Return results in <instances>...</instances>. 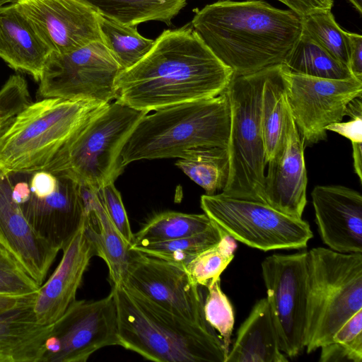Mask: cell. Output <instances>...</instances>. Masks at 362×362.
Wrapping results in <instances>:
<instances>
[{
    "label": "cell",
    "instance_id": "603a6c76",
    "mask_svg": "<svg viewBox=\"0 0 362 362\" xmlns=\"http://www.w3.org/2000/svg\"><path fill=\"white\" fill-rule=\"evenodd\" d=\"M81 187L86 233L94 245L96 255L106 263L112 284H121L127 271L129 246L107 216L97 189L81 185Z\"/></svg>",
    "mask_w": 362,
    "mask_h": 362
},
{
    "label": "cell",
    "instance_id": "484cf974",
    "mask_svg": "<svg viewBox=\"0 0 362 362\" xmlns=\"http://www.w3.org/2000/svg\"><path fill=\"white\" fill-rule=\"evenodd\" d=\"M287 110L281 64L270 66L263 86L261 106L267 164L274 156L284 139Z\"/></svg>",
    "mask_w": 362,
    "mask_h": 362
},
{
    "label": "cell",
    "instance_id": "f546056e",
    "mask_svg": "<svg viewBox=\"0 0 362 362\" xmlns=\"http://www.w3.org/2000/svg\"><path fill=\"white\" fill-rule=\"evenodd\" d=\"M102 42L122 70L131 68L151 49L155 40L146 38L136 26L121 24L99 15Z\"/></svg>",
    "mask_w": 362,
    "mask_h": 362
},
{
    "label": "cell",
    "instance_id": "ffe728a7",
    "mask_svg": "<svg viewBox=\"0 0 362 362\" xmlns=\"http://www.w3.org/2000/svg\"><path fill=\"white\" fill-rule=\"evenodd\" d=\"M54 175L57 186L54 192L43 198L31 194L20 206L36 233L62 250L82 225L85 209L81 184L66 175Z\"/></svg>",
    "mask_w": 362,
    "mask_h": 362
},
{
    "label": "cell",
    "instance_id": "e0dca14e",
    "mask_svg": "<svg viewBox=\"0 0 362 362\" xmlns=\"http://www.w3.org/2000/svg\"><path fill=\"white\" fill-rule=\"evenodd\" d=\"M13 181L0 170V244L41 286L59 249L38 235L11 197Z\"/></svg>",
    "mask_w": 362,
    "mask_h": 362
},
{
    "label": "cell",
    "instance_id": "e575fe53",
    "mask_svg": "<svg viewBox=\"0 0 362 362\" xmlns=\"http://www.w3.org/2000/svg\"><path fill=\"white\" fill-rule=\"evenodd\" d=\"M35 281L0 244V293L28 295L39 289Z\"/></svg>",
    "mask_w": 362,
    "mask_h": 362
},
{
    "label": "cell",
    "instance_id": "ac0fdd59",
    "mask_svg": "<svg viewBox=\"0 0 362 362\" xmlns=\"http://www.w3.org/2000/svg\"><path fill=\"white\" fill-rule=\"evenodd\" d=\"M62 250L63 254L59 264L40 286L34 298V311L37 320L43 325L54 323L76 300L84 273L90 259L96 255L84 220Z\"/></svg>",
    "mask_w": 362,
    "mask_h": 362
},
{
    "label": "cell",
    "instance_id": "f6af8a7d",
    "mask_svg": "<svg viewBox=\"0 0 362 362\" xmlns=\"http://www.w3.org/2000/svg\"><path fill=\"white\" fill-rule=\"evenodd\" d=\"M33 294V293H32ZM29 295H8L0 293V313L19 303Z\"/></svg>",
    "mask_w": 362,
    "mask_h": 362
},
{
    "label": "cell",
    "instance_id": "8d00e7d4",
    "mask_svg": "<svg viewBox=\"0 0 362 362\" xmlns=\"http://www.w3.org/2000/svg\"><path fill=\"white\" fill-rule=\"evenodd\" d=\"M97 191L107 216L130 247L134 241V233L119 192L116 189L113 182L103 185Z\"/></svg>",
    "mask_w": 362,
    "mask_h": 362
},
{
    "label": "cell",
    "instance_id": "4dcf8cb0",
    "mask_svg": "<svg viewBox=\"0 0 362 362\" xmlns=\"http://www.w3.org/2000/svg\"><path fill=\"white\" fill-rule=\"evenodd\" d=\"M227 233L218 225L185 238L148 244L133 245L129 250L186 266L204 250L217 244Z\"/></svg>",
    "mask_w": 362,
    "mask_h": 362
},
{
    "label": "cell",
    "instance_id": "836d02e7",
    "mask_svg": "<svg viewBox=\"0 0 362 362\" xmlns=\"http://www.w3.org/2000/svg\"><path fill=\"white\" fill-rule=\"evenodd\" d=\"M206 288L203 305L205 320L221 337L228 353L235 322L233 306L221 289V278Z\"/></svg>",
    "mask_w": 362,
    "mask_h": 362
},
{
    "label": "cell",
    "instance_id": "4316f807",
    "mask_svg": "<svg viewBox=\"0 0 362 362\" xmlns=\"http://www.w3.org/2000/svg\"><path fill=\"white\" fill-rule=\"evenodd\" d=\"M175 165L206 194H214L226 187L230 171L228 147L202 146L187 151Z\"/></svg>",
    "mask_w": 362,
    "mask_h": 362
},
{
    "label": "cell",
    "instance_id": "83f0119b",
    "mask_svg": "<svg viewBox=\"0 0 362 362\" xmlns=\"http://www.w3.org/2000/svg\"><path fill=\"white\" fill-rule=\"evenodd\" d=\"M281 65L288 73L307 76L328 79L354 77L347 66L334 58L303 30Z\"/></svg>",
    "mask_w": 362,
    "mask_h": 362
},
{
    "label": "cell",
    "instance_id": "52a82bcc",
    "mask_svg": "<svg viewBox=\"0 0 362 362\" xmlns=\"http://www.w3.org/2000/svg\"><path fill=\"white\" fill-rule=\"evenodd\" d=\"M148 112L115 100L91 117L43 170L98 189L122 173L120 153L138 122Z\"/></svg>",
    "mask_w": 362,
    "mask_h": 362
},
{
    "label": "cell",
    "instance_id": "8992f818",
    "mask_svg": "<svg viewBox=\"0 0 362 362\" xmlns=\"http://www.w3.org/2000/svg\"><path fill=\"white\" fill-rule=\"evenodd\" d=\"M361 310L362 253L321 247L308 251L306 352L331 342L341 326Z\"/></svg>",
    "mask_w": 362,
    "mask_h": 362
},
{
    "label": "cell",
    "instance_id": "9c48e42d",
    "mask_svg": "<svg viewBox=\"0 0 362 362\" xmlns=\"http://www.w3.org/2000/svg\"><path fill=\"white\" fill-rule=\"evenodd\" d=\"M205 214L236 241L262 251L302 249L313 237L309 223L266 202L226 195L204 194Z\"/></svg>",
    "mask_w": 362,
    "mask_h": 362
},
{
    "label": "cell",
    "instance_id": "7c38bea8",
    "mask_svg": "<svg viewBox=\"0 0 362 362\" xmlns=\"http://www.w3.org/2000/svg\"><path fill=\"white\" fill-rule=\"evenodd\" d=\"M119 346L112 291L97 300H76L52 324L44 362H86L98 350Z\"/></svg>",
    "mask_w": 362,
    "mask_h": 362
},
{
    "label": "cell",
    "instance_id": "5b68a950",
    "mask_svg": "<svg viewBox=\"0 0 362 362\" xmlns=\"http://www.w3.org/2000/svg\"><path fill=\"white\" fill-rule=\"evenodd\" d=\"M109 103L44 98L31 103L0 130V170H43L69 139Z\"/></svg>",
    "mask_w": 362,
    "mask_h": 362
},
{
    "label": "cell",
    "instance_id": "ab89813d",
    "mask_svg": "<svg viewBox=\"0 0 362 362\" xmlns=\"http://www.w3.org/2000/svg\"><path fill=\"white\" fill-rule=\"evenodd\" d=\"M303 18L309 14L331 11L334 0H277Z\"/></svg>",
    "mask_w": 362,
    "mask_h": 362
},
{
    "label": "cell",
    "instance_id": "9a60e30c",
    "mask_svg": "<svg viewBox=\"0 0 362 362\" xmlns=\"http://www.w3.org/2000/svg\"><path fill=\"white\" fill-rule=\"evenodd\" d=\"M52 52L66 53L101 41L99 14L81 0H16Z\"/></svg>",
    "mask_w": 362,
    "mask_h": 362
},
{
    "label": "cell",
    "instance_id": "bcb514c9",
    "mask_svg": "<svg viewBox=\"0 0 362 362\" xmlns=\"http://www.w3.org/2000/svg\"><path fill=\"white\" fill-rule=\"evenodd\" d=\"M345 115L351 118L362 117L361 96L354 98L347 104L344 111Z\"/></svg>",
    "mask_w": 362,
    "mask_h": 362
},
{
    "label": "cell",
    "instance_id": "8fae6325",
    "mask_svg": "<svg viewBox=\"0 0 362 362\" xmlns=\"http://www.w3.org/2000/svg\"><path fill=\"white\" fill-rule=\"evenodd\" d=\"M261 266L280 349L293 358L305 349L308 251L274 254L266 257Z\"/></svg>",
    "mask_w": 362,
    "mask_h": 362
},
{
    "label": "cell",
    "instance_id": "60d3db41",
    "mask_svg": "<svg viewBox=\"0 0 362 362\" xmlns=\"http://www.w3.org/2000/svg\"><path fill=\"white\" fill-rule=\"evenodd\" d=\"M348 40V67L351 74L362 81V36L346 31Z\"/></svg>",
    "mask_w": 362,
    "mask_h": 362
},
{
    "label": "cell",
    "instance_id": "30bf717a",
    "mask_svg": "<svg viewBox=\"0 0 362 362\" xmlns=\"http://www.w3.org/2000/svg\"><path fill=\"white\" fill-rule=\"evenodd\" d=\"M122 69L101 41L69 52H51L37 90L42 98L110 103Z\"/></svg>",
    "mask_w": 362,
    "mask_h": 362
},
{
    "label": "cell",
    "instance_id": "cb8c5ba5",
    "mask_svg": "<svg viewBox=\"0 0 362 362\" xmlns=\"http://www.w3.org/2000/svg\"><path fill=\"white\" fill-rule=\"evenodd\" d=\"M267 298L259 300L240 326L225 362H286Z\"/></svg>",
    "mask_w": 362,
    "mask_h": 362
},
{
    "label": "cell",
    "instance_id": "4fadbf2b",
    "mask_svg": "<svg viewBox=\"0 0 362 362\" xmlns=\"http://www.w3.org/2000/svg\"><path fill=\"white\" fill-rule=\"evenodd\" d=\"M282 67V65H281ZM286 99L305 146L327 139L328 125L341 122L347 104L361 96L362 81L291 74L282 67Z\"/></svg>",
    "mask_w": 362,
    "mask_h": 362
},
{
    "label": "cell",
    "instance_id": "b9f144b4",
    "mask_svg": "<svg viewBox=\"0 0 362 362\" xmlns=\"http://www.w3.org/2000/svg\"><path fill=\"white\" fill-rule=\"evenodd\" d=\"M327 131L336 132L349 139L351 144L362 143V117L351 118L348 122H339L328 125Z\"/></svg>",
    "mask_w": 362,
    "mask_h": 362
},
{
    "label": "cell",
    "instance_id": "c3c4849f",
    "mask_svg": "<svg viewBox=\"0 0 362 362\" xmlns=\"http://www.w3.org/2000/svg\"><path fill=\"white\" fill-rule=\"evenodd\" d=\"M16 1V0H0V7L3 6L7 4H13Z\"/></svg>",
    "mask_w": 362,
    "mask_h": 362
},
{
    "label": "cell",
    "instance_id": "d6a6232c",
    "mask_svg": "<svg viewBox=\"0 0 362 362\" xmlns=\"http://www.w3.org/2000/svg\"><path fill=\"white\" fill-rule=\"evenodd\" d=\"M236 240L228 234L214 246L204 250L193 258L186 269L194 284L208 288L232 262L237 248Z\"/></svg>",
    "mask_w": 362,
    "mask_h": 362
},
{
    "label": "cell",
    "instance_id": "f1b7e54d",
    "mask_svg": "<svg viewBox=\"0 0 362 362\" xmlns=\"http://www.w3.org/2000/svg\"><path fill=\"white\" fill-rule=\"evenodd\" d=\"M212 225L213 221L205 214L165 211L154 216L134 234L132 245L190 236L206 230Z\"/></svg>",
    "mask_w": 362,
    "mask_h": 362
},
{
    "label": "cell",
    "instance_id": "74e56055",
    "mask_svg": "<svg viewBox=\"0 0 362 362\" xmlns=\"http://www.w3.org/2000/svg\"><path fill=\"white\" fill-rule=\"evenodd\" d=\"M332 341L349 352L353 362L362 361V310L346 320L336 332Z\"/></svg>",
    "mask_w": 362,
    "mask_h": 362
},
{
    "label": "cell",
    "instance_id": "44dd1931",
    "mask_svg": "<svg viewBox=\"0 0 362 362\" xmlns=\"http://www.w3.org/2000/svg\"><path fill=\"white\" fill-rule=\"evenodd\" d=\"M36 293L0 313V362L45 361L52 324L37 320L33 306Z\"/></svg>",
    "mask_w": 362,
    "mask_h": 362
},
{
    "label": "cell",
    "instance_id": "2e32d148",
    "mask_svg": "<svg viewBox=\"0 0 362 362\" xmlns=\"http://www.w3.org/2000/svg\"><path fill=\"white\" fill-rule=\"evenodd\" d=\"M305 146L288 105L284 139L267 162L264 198L271 206L297 218H302L307 204Z\"/></svg>",
    "mask_w": 362,
    "mask_h": 362
},
{
    "label": "cell",
    "instance_id": "1f68e13d",
    "mask_svg": "<svg viewBox=\"0 0 362 362\" xmlns=\"http://www.w3.org/2000/svg\"><path fill=\"white\" fill-rule=\"evenodd\" d=\"M302 26L303 31L313 41L348 66L346 31L338 25L331 11H319L303 17Z\"/></svg>",
    "mask_w": 362,
    "mask_h": 362
},
{
    "label": "cell",
    "instance_id": "d6986e66",
    "mask_svg": "<svg viewBox=\"0 0 362 362\" xmlns=\"http://www.w3.org/2000/svg\"><path fill=\"white\" fill-rule=\"evenodd\" d=\"M323 243L342 253H362V196L341 185H317L311 192Z\"/></svg>",
    "mask_w": 362,
    "mask_h": 362
},
{
    "label": "cell",
    "instance_id": "6da1fadb",
    "mask_svg": "<svg viewBox=\"0 0 362 362\" xmlns=\"http://www.w3.org/2000/svg\"><path fill=\"white\" fill-rule=\"evenodd\" d=\"M233 77V71L206 46L189 23L164 30L141 60L121 71L115 100L149 112L216 97L226 90Z\"/></svg>",
    "mask_w": 362,
    "mask_h": 362
},
{
    "label": "cell",
    "instance_id": "d590c367",
    "mask_svg": "<svg viewBox=\"0 0 362 362\" xmlns=\"http://www.w3.org/2000/svg\"><path fill=\"white\" fill-rule=\"evenodd\" d=\"M31 103L25 79L11 76L0 90V130Z\"/></svg>",
    "mask_w": 362,
    "mask_h": 362
},
{
    "label": "cell",
    "instance_id": "f35d334b",
    "mask_svg": "<svg viewBox=\"0 0 362 362\" xmlns=\"http://www.w3.org/2000/svg\"><path fill=\"white\" fill-rule=\"evenodd\" d=\"M29 184L31 194L43 198L54 192L57 186V177L49 172L39 170L31 173Z\"/></svg>",
    "mask_w": 362,
    "mask_h": 362
},
{
    "label": "cell",
    "instance_id": "ba28073f",
    "mask_svg": "<svg viewBox=\"0 0 362 362\" xmlns=\"http://www.w3.org/2000/svg\"><path fill=\"white\" fill-rule=\"evenodd\" d=\"M268 68L251 74L233 76L226 88L230 106V171L221 192L228 196L264 202L267 162L261 106Z\"/></svg>",
    "mask_w": 362,
    "mask_h": 362
},
{
    "label": "cell",
    "instance_id": "7402d4cb",
    "mask_svg": "<svg viewBox=\"0 0 362 362\" xmlns=\"http://www.w3.org/2000/svg\"><path fill=\"white\" fill-rule=\"evenodd\" d=\"M51 49L13 4L0 7V58L39 81Z\"/></svg>",
    "mask_w": 362,
    "mask_h": 362
},
{
    "label": "cell",
    "instance_id": "ee69618b",
    "mask_svg": "<svg viewBox=\"0 0 362 362\" xmlns=\"http://www.w3.org/2000/svg\"><path fill=\"white\" fill-rule=\"evenodd\" d=\"M354 169L362 182V143L351 144Z\"/></svg>",
    "mask_w": 362,
    "mask_h": 362
},
{
    "label": "cell",
    "instance_id": "d4e9b609",
    "mask_svg": "<svg viewBox=\"0 0 362 362\" xmlns=\"http://www.w3.org/2000/svg\"><path fill=\"white\" fill-rule=\"evenodd\" d=\"M100 16L129 26L151 21L170 25L186 0H81Z\"/></svg>",
    "mask_w": 362,
    "mask_h": 362
},
{
    "label": "cell",
    "instance_id": "7dc6e473",
    "mask_svg": "<svg viewBox=\"0 0 362 362\" xmlns=\"http://www.w3.org/2000/svg\"><path fill=\"white\" fill-rule=\"evenodd\" d=\"M356 10L361 15L362 14V0H348Z\"/></svg>",
    "mask_w": 362,
    "mask_h": 362
},
{
    "label": "cell",
    "instance_id": "277c9868",
    "mask_svg": "<svg viewBox=\"0 0 362 362\" xmlns=\"http://www.w3.org/2000/svg\"><path fill=\"white\" fill-rule=\"evenodd\" d=\"M230 106L226 90L204 100L155 110L138 122L121 151L123 168L144 159L182 158L202 146L228 147Z\"/></svg>",
    "mask_w": 362,
    "mask_h": 362
},
{
    "label": "cell",
    "instance_id": "7a4b0ae2",
    "mask_svg": "<svg viewBox=\"0 0 362 362\" xmlns=\"http://www.w3.org/2000/svg\"><path fill=\"white\" fill-rule=\"evenodd\" d=\"M191 25L233 76L282 64L300 38L302 18L264 1H218L195 9Z\"/></svg>",
    "mask_w": 362,
    "mask_h": 362
},
{
    "label": "cell",
    "instance_id": "5bb4252c",
    "mask_svg": "<svg viewBox=\"0 0 362 362\" xmlns=\"http://www.w3.org/2000/svg\"><path fill=\"white\" fill-rule=\"evenodd\" d=\"M122 284L182 318L208 323L204 315V294L182 264L130 250Z\"/></svg>",
    "mask_w": 362,
    "mask_h": 362
},
{
    "label": "cell",
    "instance_id": "7bdbcfd3",
    "mask_svg": "<svg viewBox=\"0 0 362 362\" xmlns=\"http://www.w3.org/2000/svg\"><path fill=\"white\" fill-rule=\"evenodd\" d=\"M11 176V175H10ZM12 179V177H11ZM13 187L11 191V197L13 200L18 205L25 203L31 195L29 181H18L14 182L13 180Z\"/></svg>",
    "mask_w": 362,
    "mask_h": 362
},
{
    "label": "cell",
    "instance_id": "3957f363",
    "mask_svg": "<svg viewBox=\"0 0 362 362\" xmlns=\"http://www.w3.org/2000/svg\"><path fill=\"white\" fill-rule=\"evenodd\" d=\"M119 346L156 362H225L228 351L208 323L182 318L124 284L112 288Z\"/></svg>",
    "mask_w": 362,
    "mask_h": 362
}]
</instances>
